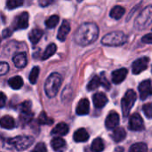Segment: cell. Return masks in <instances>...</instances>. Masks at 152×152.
<instances>
[{"label":"cell","mask_w":152,"mask_h":152,"mask_svg":"<svg viewBox=\"0 0 152 152\" xmlns=\"http://www.w3.org/2000/svg\"><path fill=\"white\" fill-rule=\"evenodd\" d=\"M125 12H126V9L124 7L120 5H116L111 9L110 12V16L114 20H119L123 17Z\"/></svg>","instance_id":"23"},{"label":"cell","mask_w":152,"mask_h":152,"mask_svg":"<svg viewBox=\"0 0 152 152\" xmlns=\"http://www.w3.org/2000/svg\"><path fill=\"white\" fill-rule=\"evenodd\" d=\"M114 152H124V148H122V147H117L115 149Z\"/></svg>","instance_id":"43"},{"label":"cell","mask_w":152,"mask_h":152,"mask_svg":"<svg viewBox=\"0 0 152 152\" xmlns=\"http://www.w3.org/2000/svg\"><path fill=\"white\" fill-rule=\"evenodd\" d=\"M90 110V102L86 98L81 99L77 105L76 113L78 116H86L89 113Z\"/></svg>","instance_id":"14"},{"label":"cell","mask_w":152,"mask_h":152,"mask_svg":"<svg viewBox=\"0 0 152 152\" xmlns=\"http://www.w3.org/2000/svg\"><path fill=\"white\" fill-rule=\"evenodd\" d=\"M127 74H128V70L126 68H122V69H118L114 70L111 74L112 82L116 85L122 83L126 79Z\"/></svg>","instance_id":"12"},{"label":"cell","mask_w":152,"mask_h":152,"mask_svg":"<svg viewBox=\"0 0 152 152\" xmlns=\"http://www.w3.org/2000/svg\"><path fill=\"white\" fill-rule=\"evenodd\" d=\"M93 102H94V105L95 108L102 109L104 106H106L109 100H108V97L103 93L99 92L93 95Z\"/></svg>","instance_id":"13"},{"label":"cell","mask_w":152,"mask_h":152,"mask_svg":"<svg viewBox=\"0 0 152 152\" xmlns=\"http://www.w3.org/2000/svg\"><path fill=\"white\" fill-rule=\"evenodd\" d=\"M73 139L76 142H86L89 139V134L85 128H79L74 133Z\"/></svg>","instance_id":"18"},{"label":"cell","mask_w":152,"mask_h":152,"mask_svg":"<svg viewBox=\"0 0 152 152\" xmlns=\"http://www.w3.org/2000/svg\"><path fill=\"white\" fill-rule=\"evenodd\" d=\"M128 127L130 130L134 132H140L144 130L143 119L139 113H134L131 116L128 123Z\"/></svg>","instance_id":"7"},{"label":"cell","mask_w":152,"mask_h":152,"mask_svg":"<svg viewBox=\"0 0 152 152\" xmlns=\"http://www.w3.org/2000/svg\"><path fill=\"white\" fill-rule=\"evenodd\" d=\"M37 122L39 125H47V126H51L53 123V119L49 118L45 112L42 111L41 114L39 115L38 117V119H37Z\"/></svg>","instance_id":"29"},{"label":"cell","mask_w":152,"mask_h":152,"mask_svg":"<svg viewBox=\"0 0 152 152\" xmlns=\"http://www.w3.org/2000/svg\"><path fill=\"white\" fill-rule=\"evenodd\" d=\"M5 102H6V95L4 93L0 92V109L4 107Z\"/></svg>","instance_id":"40"},{"label":"cell","mask_w":152,"mask_h":152,"mask_svg":"<svg viewBox=\"0 0 152 152\" xmlns=\"http://www.w3.org/2000/svg\"><path fill=\"white\" fill-rule=\"evenodd\" d=\"M0 126L7 130L12 129L15 126V121L13 118H12L11 116H4L0 118Z\"/></svg>","instance_id":"21"},{"label":"cell","mask_w":152,"mask_h":152,"mask_svg":"<svg viewBox=\"0 0 152 152\" xmlns=\"http://www.w3.org/2000/svg\"><path fill=\"white\" fill-rule=\"evenodd\" d=\"M3 37H4V38H6V37H9L12 34V30L10 28H5L4 31H3Z\"/></svg>","instance_id":"42"},{"label":"cell","mask_w":152,"mask_h":152,"mask_svg":"<svg viewBox=\"0 0 152 152\" xmlns=\"http://www.w3.org/2000/svg\"><path fill=\"white\" fill-rule=\"evenodd\" d=\"M126 35L123 31L118 30L106 34L102 39V44L107 46H119L126 44Z\"/></svg>","instance_id":"3"},{"label":"cell","mask_w":152,"mask_h":152,"mask_svg":"<svg viewBox=\"0 0 152 152\" xmlns=\"http://www.w3.org/2000/svg\"><path fill=\"white\" fill-rule=\"evenodd\" d=\"M142 110H143V112H144V114H145V116L147 117V118H149V119H151L152 117V105L151 102H149V103H147V104H145V105H143V107H142Z\"/></svg>","instance_id":"35"},{"label":"cell","mask_w":152,"mask_h":152,"mask_svg":"<svg viewBox=\"0 0 152 152\" xmlns=\"http://www.w3.org/2000/svg\"><path fill=\"white\" fill-rule=\"evenodd\" d=\"M126 136V132L123 127H117L113 130L111 134V139L115 142H122Z\"/></svg>","instance_id":"19"},{"label":"cell","mask_w":152,"mask_h":152,"mask_svg":"<svg viewBox=\"0 0 152 152\" xmlns=\"http://www.w3.org/2000/svg\"><path fill=\"white\" fill-rule=\"evenodd\" d=\"M101 76H102V78H100L101 84L102 85V86H103L106 90H110V83L108 81V79H107V77H106V76H105V73L102 72Z\"/></svg>","instance_id":"36"},{"label":"cell","mask_w":152,"mask_h":152,"mask_svg":"<svg viewBox=\"0 0 152 152\" xmlns=\"http://www.w3.org/2000/svg\"><path fill=\"white\" fill-rule=\"evenodd\" d=\"M150 63V58L149 57H142L140 59H137L135 61H134L133 65H132V71L133 74L134 75H138L140 73H142V71H144L145 69H148V65Z\"/></svg>","instance_id":"9"},{"label":"cell","mask_w":152,"mask_h":152,"mask_svg":"<svg viewBox=\"0 0 152 152\" xmlns=\"http://www.w3.org/2000/svg\"><path fill=\"white\" fill-rule=\"evenodd\" d=\"M9 64L5 61H1L0 62V76L5 75L7 74V72L9 71Z\"/></svg>","instance_id":"37"},{"label":"cell","mask_w":152,"mask_h":152,"mask_svg":"<svg viewBox=\"0 0 152 152\" xmlns=\"http://www.w3.org/2000/svg\"><path fill=\"white\" fill-rule=\"evenodd\" d=\"M100 86H101L100 77H99L98 76H95V77H94L91 79V81L87 84L86 88H87L88 91H94V90L97 89Z\"/></svg>","instance_id":"30"},{"label":"cell","mask_w":152,"mask_h":152,"mask_svg":"<svg viewBox=\"0 0 152 152\" xmlns=\"http://www.w3.org/2000/svg\"><path fill=\"white\" fill-rule=\"evenodd\" d=\"M53 1H52V0H40V1L38 2V4H39L41 7H45V6L49 5V4H53Z\"/></svg>","instance_id":"41"},{"label":"cell","mask_w":152,"mask_h":152,"mask_svg":"<svg viewBox=\"0 0 152 152\" xmlns=\"http://www.w3.org/2000/svg\"><path fill=\"white\" fill-rule=\"evenodd\" d=\"M39 68L38 67H34L30 73H29V76H28V80L31 84L35 85L37 81V78H38V76H39Z\"/></svg>","instance_id":"32"},{"label":"cell","mask_w":152,"mask_h":152,"mask_svg":"<svg viewBox=\"0 0 152 152\" xmlns=\"http://www.w3.org/2000/svg\"><path fill=\"white\" fill-rule=\"evenodd\" d=\"M28 27V13L27 12H21L15 17L12 22V29H25Z\"/></svg>","instance_id":"8"},{"label":"cell","mask_w":152,"mask_h":152,"mask_svg":"<svg viewBox=\"0 0 152 152\" xmlns=\"http://www.w3.org/2000/svg\"><path fill=\"white\" fill-rule=\"evenodd\" d=\"M142 43H145V44L151 45V44L152 43V34L151 33H149V34L145 35L144 37H142Z\"/></svg>","instance_id":"39"},{"label":"cell","mask_w":152,"mask_h":152,"mask_svg":"<svg viewBox=\"0 0 152 152\" xmlns=\"http://www.w3.org/2000/svg\"><path fill=\"white\" fill-rule=\"evenodd\" d=\"M24 82H23V79L21 78V77L20 76H15V77H12L9 79L8 81V85L10 86V87L13 90H18L20 88L22 87Z\"/></svg>","instance_id":"24"},{"label":"cell","mask_w":152,"mask_h":152,"mask_svg":"<svg viewBox=\"0 0 152 152\" xmlns=\"http://www.w3.org/2000/svg\"><path fill=\"white\" fill-rule=\"evenodd\" d=\"M12 61H13L16 68H18V69L24 68L27 65V62H28L26 53H16L12 58Z\"/></svg>","instance_id":"16"},{"label":"cell","mask_w":152,"mask_h":152,"mask_svg":"<svg viewBox=\"0 0 152 152\" xmlns=\"http://www.w3.org/2000/svg\"><path fill=\"white\" fill-rule=\"evenodd\" d=\"M62 83V77L61 76L57 73L53 72L46 79L45 84V92L47 97L53 98L57 95L60 87Z\"/></svg>","instance_id":"2"},{"label":"cell","mask_w":152,"mask_h":152,"mask_svg":"<svg viewBox=\"0 0 152 152\" xmlns=\"http://www.w3.org/2000/svg\"><path fill=\"white\" fill-rule=\"evenodd\" d=\"M34 142H35V139L32 136L19 135V136L13 137L12 139H9L8 144L19 151H26L27 149H28L33 144Z\"/></svg>","instance_id":"4"},{"label":"cell","mask_w":152,"mask_h":152,"mask_svg":"<svg viewBox=\"0 0 152 152\" xmlns=\"http://www.w3.org/2000/svg\"><path fill=\"white\" fill-rule=\"evenodd\" d=\"M31 105H32V103L29 101H25L19 105V109L20 110V112L30 111L31 110Z\"/></svg>","instance_id":"34"},{"label":"cell","mask_w":152,"mask_h":152,"mask_svg":"<svg viewBox=\"0 0 152 152\" xmlns=\"http://www.w3.org/2000/svg\"><path fill=\"white\" fill-rule=\"evenodd\" d=\"M129 152H148V145L144 142H138L130 147Z\"/></svg>","instance_id":"28"},{"label":"cell","mask_w":152,"mask_h":152,"mask_svg":"<svg viewBox=\"0 0 152 152\" xmlns=\"http://www.w3.org/2000/svg\"><path fill=\"white\" fill-rule=\"evenodd\" d=\"M51 146L56 152H63L65 151L67 144L65 140L61 137H55L51 141Z\"/></svg>","instance_id":"17"},{"label":"cell","mask_w":152,"mask_h":152,"mask_svg":"<svg viewBox=\"0 0 152 152\" xmlns=\"http://www.w3.org/2000/svg\"><path fill=\"white\" fill-rule=\"evenodd\" d=\"M137 99V94L134 90H127L125 96L121 101V108H122V114L124 118L128 117L134 104L135 103Z\"/></svg>","instance_id":"6"},{"label":"cell","mask_w":152,"mask_h":152,"mask_svg":"<svg viewBox=\"0 0 152 152\" xmlns=\"http://www.w3.org/2000/svg\"><path fill=\"white\" fill-rule=\"evenodd\" d=\"M140 93V98L142 101L146 100L151 95V81L150 79L142 81L138 87Z\"/></svg>","instance_id":"11"},{"label":"cell","mask_w":152,"mask_h":152,"mask_svg":"<svg viewBox=\"0 0 152 152\" xmlns=\"http://www.w3.org/2000/svg\"><path fill=\"white\" fill-rule=\"evenodd\" d=\"M99 36V27L94 22L82 24L74 34V41L81 46H86L94 43Z\"/></svg>","instance_id":"1"},{"label":"cell","mask_w":152,"mask_h":152,"mask_svg":"<svg viewBox=\"0 0 152 152\" xmlns=\"http://www.w3.org/2000/svg\"><path fill=\"white\" fill-rule=\"evenodd\" d=\"M59 20H60V18L58 15H53L45 20V26L48 28H53L58 25Z\"/></svg>","instance_id":"31"},{"label":"cell","mask_w":152,"mask_h":152,"mask_svg":"<svg viewBox=\"0 0 152 152\" xmlns=\"http://www.w3.org/2000/svg\"><path fill=\"white\" fill-rule=\"evenodd\" d=\"M70 24L69 21L67 20H63V22L61 23L59 30H58V35H57V38L58 40L61 41V42H64L68 37V35L69 34L70 32Z\"/></svg>","instance_id":"15"},{"label":"cell","mask_w":152,"mask_h":152,"mask_svg":"<svg viewBox=\"0 0 152 152\" xmlns=\"http://www.w3.org/2000/svg\"><path fill=\"white\" fill-rule=\"evenodd\" d=\"M44 35V31L40 28H34L28 34V39L32 45H36L39 42Z\"/></svg>","instance_id":"22"},{"label":"cell","mask_w":152,"mask_h":152,"mask_svg":"<svg viewBox=\"0 0 152 152\" xmlns=\"http://www.w3.org/2000/svg\"><path fill=\"white\" fill-rule=\"evenodd\" d=\"M23 4H24V2L22 0H8L6 2V7L9 10H12L19 6H21Z\"/></svg>","instance_id":"33"},{"label":"cell","mask_w":152,"mask_h":152,"mask_svg":"<svg viewBox=\"0 0 152 152\" xmlns=\"http://www.w3.org/2000/svg\"><path fill=\"white\" fill-rule=\"evenodd\" d=\"M57 50V46L55 44L53 43H51L50 45H47V47L45 48L44 53H43V56H42V60H46V59H49L52 55H53L55 53Z\"/></svg>","instance_id":"26"},{"label":"cell","mask_w":152,"mask_h":152,"mask_svg":"<svg viewBox=\"0 0 152 152\" xmlns=\"http://www.w3.org/2000/svg\"><path fill=\"white\" fill-rule=\"evenodd\" d=\"M69 126L65 123H59L51 132V134L53 135H60V136H63L66 135L69 133Z\"/></svg>","instance_id":"20"},{"label":"cell","mask_w":152,"mask_h":152,"mask_svg":"<svg viewBox=\"0 0 152 152\" xmlns=\"http://www.w3.org/2000/svg\"><path fill=\"white\" fill-rule=\"evenodd\" d=\"M152 21V6L149 5L142 11L134 21V28L139 30H143L150 27Z\"/></svg>","instance_id":"5"},{"label":"cell","mask_w":152,"mask_h":152,"mask_svg":"<svg viewBox=\"0 0 152 152\" xmlns=\"http://www.w3.org/2000/svg\"><path fill=\"white\" fill-rule=\"evenodd\" d=\"M33 117H34V114H33V112L31 110L30 111H26V112H20V123L25 126V125L28 124L33 119Z\"/></svg>","instance_id":"27"},{"label":"cell","mask_w":152,"mask_h":152,"mask_svg":"<svg viewBox=\"0 0 152 152\" xmlns=\"http://www.w3.org/2000/svg\"><path fill=\"white\" fill-rule=\"evenodd\" d=\"M119 125V115L112 110L109 113L105 120V126L108 130H114Z\"/></svg>","instance_id":"10"},{"label":"cell","mask_w":152,"mask_h":152,"mask_svg":"<svg viewBox=\"0 0 152 152\" xmlns=\"http://www.w3.org/2000/svg\"><path fill=\"white\" fill-rule=\"evenodd\" d=\"M32 152H47V149L44 142H39L36 145Z\"/></svg>","instance_id":"38"},{"label":"cell","mask_w":152,"mask_h":152,"mask_svg":"<svg viewBox=\"0 0 152 152\" xmlns=\"http://www.w3.org/2000/svg\"><path fill=\"white\" fill-rule=\"evenodd\" d=\"M104 142L102 138H96L94 140L91 145L92 152H102L104 151Z\"/></svg>","instance_id":"25"}]
</instances>
